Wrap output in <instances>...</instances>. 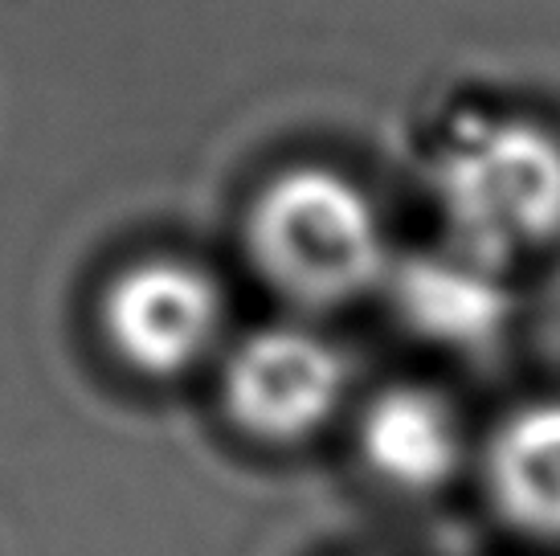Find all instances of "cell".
<instances>
[{
    "label": "cell",
    "instance_id": "cell-1",
    "mask_svg": "<svg viewBox=\"0 0 560 556\" xmlns=\"http://www.w3.org/2000/svg\"><path fill=\"white\" fill-rule=\"evenodd\" d=\"M434 188L454 250L503 270L560 233V139L528 119L463 124L438 155Z\"/></svg>",
    "mask_w": 560,
    "mask_h": 556
},
{
    "label": "cell",
    "instance_id": "cell-2",
    "mask_svg": "<svg viewBox=\"0 0 560 556\" xmlns=\"http://www.w3.org/2000/svg\"><path fill=\"white\" fill-rule=\"evenodd\" d=\"M249 246L266 275L303 303H343L389 266L369 197L327 169L275 176L249 213Z\"/></svg>",
    "mask_w": 560,
    "mask_h": 556
},
{
    "label": "cell",
    "instance_id": "cell-3",
    "mask_svg": "<svg viewBox=\"0 0 560 556\" xmlns=\"http://www.w3.org/2000/svg\"><path fill=\"white\" fill-rule=\"evenodd\" d=\"M103 327L115 352L148 377L192 369L221 332V291L201 266L143 258L103 294Z\"/></svg>",
    "mask_w": 560,
    "mask_h": 556
},
{
    "label": "cell",
    "instance_id": "cell-4",
    "mask_svg": "<svg viewBox=\"0 0 560 556\" xmlns=\"http://www.w3.org/2000/svg\"><path fill=\"white\" fill-rule=\"evenodd\" d=\"M343 393V360L303 327H266L237 344L225 369L230 414L258 438H303L324 426Z\"/></svg>",
    "mask_w": 560,
    "mask_h": 556
},
{
    "label": "cell",
    "instance_id": "cell-5",
    "mask_svg": "<svg viewBox=\"0 0 560 556\" xmlns=\"http://www.w3.org/2000/svg\"><path fill=\"white\" fill-rule=\"evenodd\" d=\"M364 454L376 475L425 491L451 479L463 459V433L451 405L425 389H389L364 417Z\"/></svg>",
    "mask_w": 560,
    "mask_h": 556
},
{
    "label": "cell",
    "instance_id": "cell-6",
    "mask_svg": "<svg viewBox=\"0 0 560 556\" xmlns=\"http://www.w3.org/2000/svg\"><path fill=\"white\" fill-rule=\"evenodd\" d=\"M397 299L409 324L446 344H487L508 320V287L495 266L467 254L418 258L397 275Z\"/></svg>",
    "mask_w": 560,
    "mask_h": 556
},
{
    "label": "cell",
    "instance_id": "cell-7",
    "mask_svg": "<svg viewBox=\"0 0 560 556\" xmlns=\"http://www.w3.org/2000/svg\"><path fill=\"white\" fill-rule=\"evenodd\" d=\"M491 487L520 528L560 536V402L532 405L499 430Z\"/></svg>",
    "mask_w": 560,
    "mask_h": 556
}]
</instances>
